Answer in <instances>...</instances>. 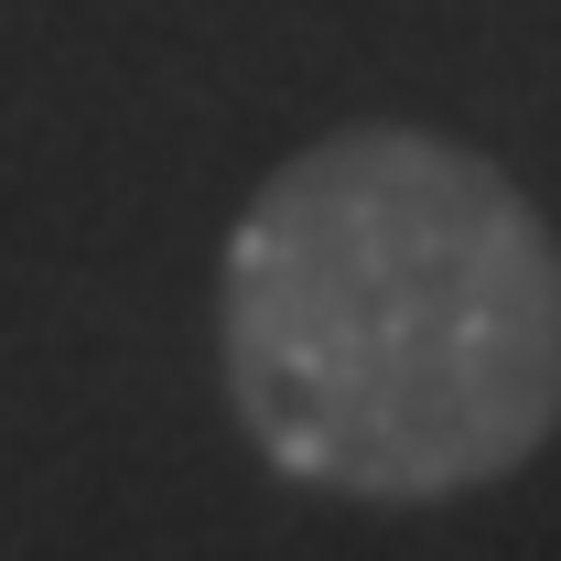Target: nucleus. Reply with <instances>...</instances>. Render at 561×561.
Returning <instances> with one entry per match:
<instances>
[{"label": "nucleus", "mask_w": 561, "mask_h": 561, "mask_svg": "<svg viewBox=\"0 0 561 561\" xmlns=\"http://www.w3.org/2000/svg\"><path fill=\"white\" fill-rule=\"evenodd\" d=\"M227 411L291 486L465 496L561 432V238L465 140L291 151L216 260Z\"/></svg>", "instance_id": "f257e3e1"}]
</instances>
